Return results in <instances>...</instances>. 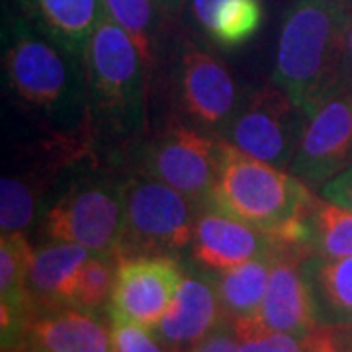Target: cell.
Wrapping results in <instances>:
<instances>
[{
  "label": "cell",
  "instance_id": "6da1fadb",
  "mask_svg": "<svg viewBox=\"0 0 352 352\" xmlns=\"http://www.w3.org/2000/svg\"><path fill=\"white\" fill-rule=\"evenodd\" d=\"M351 14L333 0H296L284 14L272 82L303 110L342 85Z\"/></svg>",
  "mask_w": 352,
  "mask_h": 352
},
{
  "label": "cell",
  "instance_id": "7a4b0ae2",
  "mask_svg": "<svg viewBox=\"0 0 352 352\" xmlns=\"http://www.w3.org/2000/svg\"><path fill=\"white\" fill-rule=\"evenodd\" d=\"M314 192L289 170L258 161L219 138V168L210 206L272 239L302 219Z\"/></svg>",
  "mask_w": 352,
  "mask_h": 352
},
{
  "label": "cell",
  "instance_id": "3957f363",
  "mask_svg": "<svg viewBox=\"0 0 352 352\" xmlns=\"http://www.w3.org/2000/svg\"><path fill=\"white\" fill-rule=\"evenodd\" d=\"M88 94L110 122L133 126L143 110L149 80L133 39L102 10L82 53Z\"/></svg>",
  "mask_w": 352,
  "mask_h": 352
},
{
  "label": "cell",
  "instance_id": "277c9868",
  "mask_svg": "<svg viewBox=\"0 0 352 352\" xmlns=\"http://www.w3.org/2000/svg\"><path fill=\"white\" fill-rule=\"evenodd\" d=\"M126 231L118 256L168 254L192 245L201 206L173 186L138 173L122 184Z\"/></svg>",
  "mask_w": 352,
  "mask_h": 352
},
{
  "label": "cell",
  "instance_id": "5b68a950",
  "mask_svg": "<svg viewBox=\"0 0 352 352\" xmlns=\"http://www.w3.org/2000/svg\"><path fill=\"white\" fill-rule=\"evenodd\" d=\"M51 241L76 243L92 254L118 258L124 231V188L110 182H80L63 194L43 219Z\"/></svg>",
  "mask_w": 352,
  "mask_h": 352
},
{
  "label": "cell",
  "instance_id": "8992f818",
  "mask_svg": "<svg viewBox=\"0 0 352 352\" xmlns=\"http://www.w3.org/2000/svg\"><path fill=\"white\" fill-rule=\"evenodd\" d=\"M138 164L139 173L173 186L204 208L212 200L217 180L219 138L173 122L143 145Z\"/></svg>",
  "mask_w": 352,
  "mask_h": 352
},
{
  "label": "cell",
  "instance_id": "52a82bcc",
  "mask_svg": "<svg viewBox=\"0 0 352 352\" xmlns=\"http://www.w3.org/2000/svg\"><path fill=\"white\" fill-rule=\"evenodd\" d=\"M351 164L352 90L339 85L305 110L289 173L311 190H321Z\"/></svg>",
  "mask_w": 352,
  "mask_h": 352
},
{
  "label": "cell",
  "instance_id": "ba28073f",
  "mask_svg": "<svg viewBox=\"0 0 352 352\" xmlns=\"http://www.w3.org/2000/svg\"><path fill=\"white\" fill-rule=\"evenodd\" d=\"M175 102L180 122L223 138L239 112V90L226 63L214 53L186 43L176 61Z\"/></svg>",
  "mask_w": 352,
  "mask_h": 352
},
{
  "label": "cell",
  "instance_id": "9c48e42d",
  "mask_svg": "<svg viewBox=\"0 0 352 352\" xmlns=\"http://www.w3.org/2000/svg\"><path fill=\"white\" fill-rule=\"evenodd\" d=\"M305 110L268 82L239 108L223 139L258 161L289 170L300 143Z\"/></svg>",
  "mask_w": 352,
  "mask_h": 352
},
{
  "label": "cell",
  "instance_id": "30bf717a",
  "mask_svg": "<svg viewBox=\"0 0 352 352\" xmlns=\"http://www.w3.org/2000/svg\"><path fill=\"white\" fill-rule=\"evenodd\" d=\"M184 278L168 254H124L116 258V280L108 305L110 319L157 329Z\"/></svg>",
  "mask_w": 352,
  "mask_h": 352
},
{
  "label": "cell",
  "instance_id": "8fae6325",
  "mask_svg": "<svg viewBox=\"0 0 352 352\" xmlns=\"http://www.w3.org/2000/svg\"><path fill=\"white\" fill-rule=\"evenodd\" d=\"M59 47V45H57ZM51 39L18 24L4 53L8 87L20 100L43 112H57L73 98V76L63 53Z\"/></svg>",
  "mask_w": 352,
  "mask_h": 352
},
{
  "label": "cell",
  "instance_id": "7c38bea8",
  "mask_svg": "<svg viewBox=\"0 0 352 352\" xmlns=\"http://www.w3.org/2000/svg\"><path fill=\"white\" fill-rule=\"evenodd\" d=\"M300 251H272L266 296L258 311L264 327L284 333H309L317 325L314 294L305 276V258Z\"/></svg>",
  "mask_w": 352,
  "mask_h": 352
},
{
  "label": "cell",
  "instance_id": "4fadbf2b",
  "mask_svg": "<svg viewBox=\"0 0 352 352\" xmlns=\"http://www.w3.org/2000/svg\"><path fill=\"white\" fill-rule=\"evenodd\" d=\"M270 251V237L261 229L247 226L210 204L201 208L190 252L206 270L221 274Z\"/></svg>",
  "mask_w": 352,
  "mask_h": 352
},
{
  "label": "cell",
  "instance_id": "5bb4252c",
  "mask_svg": "<svg viewBox=\"0 0 352 352\" xmlns=\"http://www.w3.org/2000/svg\"><path fill=\"white\" fill-rule=\"evenodd\" d=\"M226 323L229 321L223 315L214 284L204 278L184 274L175 300L155 329V335L168 351L180 352Z\"/></svg>",
  "mask_w": 352,
  "mask_h": 352
},
{
  "label": "cell",
  "instance_id": "9a60e30c",
  "mask_svg": "<svg viewBox=\"0 0 352 352\" xmlns=\"http://www.w3.org/2000/svg\"><path fill=\"white\" fill-rule=\"evenodd\" d=\"M24 340L45 352H112V327L98 314L67 305L32 315Z\"/></svg>",
  "mask_w": 352,
  "mask_h": 352
},
{
  "label": "cell",
  "instance_id": "2e32d148",
  "mask_svg": "<svg viewBox=\"0 0 352 352\" xmlns=\"http://www.w3.org/2000/svg\"><path fill=\"white\" fill-rule=\"evenodd\" d=\"M90 254L85 247L65 241H51L41 249H34L28 272L32 315L73 305L80 268Z\"/></svg>",
  "mask_w": 352,
  "mask_h": 352
},
{
  "label": "cell",
  "instance_id": "e0dca14e",
  "mask_svg": "<svg viewBox=\"0 0 352 352\" xmlns=\"http://www.w3.org/2000/svg\"><path fill=\"white\" fill-rule=\"evenodd\" d=\"M22 4L43 36L71 57H82L102 16V0H22Z\"/></svg>",
  "mask_w": 352,
  "mask_h": 352
},
{
  "label": "cell",
  "instance_id": "ac0fdd59",
  "mask_svg": "<svg viewBox=\"0 0 352 352\" xmlns=\"http://www.w3.org/2000/svg\"><path fill=\"white\" fill-rule=\"evenodd\" d=\"M303 268L314 294L317 321L321 325L352 323V256H307Z\"/></svg>",
  "mask_w": 352,
  "mask_h": 352
},
{
  "label": "cell",
  "instance_id": "d6986e66",
  "mask_svg": "<svg viewBox=\"0 0 352 352\" xmlns=\"http://www.w3.org/2000/svg\"><path fill=\"white\" fill-rule=\"evenodd\" d=\"M270 266L272 251L226 270L217 276L214 286L229 323L241 317L258 315L268 288Z\"/></svg>",
  "mask_w": 352,
  "mask_h": 352
},
{
  "label": "cell",
  "instance_id": "ffe728a7",
  "mask_svg": "<svg viewBox=\"0 0 352 352\" xmlns=\"http://www.w3.org/2000/svg\"><path fill=\"white\" fill-rule=\"evenodd\" d=\"M305 226L314 256H352V210L315 196L305 212Z\"/></svg>",
  "mask_w": 352,
  "mask_h": 352
},
{
  "label": "cell",
  "instance_id": "44dd1931",
  "mask_svg": "<svg viewBox=\"0 0 352 352\" xmlns=\"http://www.w3.org/2000/svg\"><path fill=\"white\" fill-rule=\"evenodd\" d=\"M34 249L24 233H2L0 239V303L32 317V302L28 292V272Z\"/></svg>",
  "mask_w": 352,
  "mask_h": 352
},
{
  "label": "cell",
  "instance_id": "7402d4cb",
  "mask_svg": "<svg viewBox=\"0 0 352 352\" xmlns=\"http://www.w3.org/2000/svg\"><path fill=\"white\" fill-rule=\"evenodd\" d=\"M157 0H102V10L133 39L147 76L157 63Z\"/></svg>",
  "mask_w": 352,
  "mask_h": 352
},
{
  "label": "cell",
  "instance_id": "603a6c76",
  "mask_svg": "<svg viewBox=\"0 0 352 352\" xmlns=\"http://www.w3.org/2000/svg\"><path fill=\"white\" fill-rule=\"evenodd\" d=\"M263 20L261 0H221L204 32L221 47H239L261 30Z\"/></svg>",
  "mask_w": 352,
  "mask_h": 352
},
{
  "label": "cell",
  "instance_id": "cb8c5ba5",
  "mask_svg": "<svg viewBox=\"0 0 352 352\" xmlns=\"http://www.w3.org/2000/svg\"><path fill=\"white\" fill-rule=\"evenodd\" d=\"M113 280H116V258L90 254L82 264L76 282L73 307H80L90 314H98L110 305Z\"/></svg>",
  "mask_w": 352,
  "mask_h": 352
},
{
  "label": "cell",
  "instance_id": "d4e9b609",
  "mask_svg": "<svg viewBox=\"0 0 352 352\" xmlns=\"http://www.w3.org/2000/svg\"><path fill=\"white\" fill-rule=\"evenodd\" d=\"M38 192L18 176H2L0 182V229L2 233H24L36 219Z\"/></svg>",
  "mask_w": 352,
  "mask_h": 352
},
{
  "label": "cell",
  "instance_id": "484cf974",
  "mask_svg": "<svg viewBox=\"0 0 352 352\" xmlns=\"http://www.w3.org/2000/svg\"><path fill=\"white\" fill-rule=\"evenodd\" d=\"M112 352H170L151 329L112 319Z\"/></svg>",
  "mask_w": 352,
  "mask_h": 352
},
{
  "label": "cell",
  "instance_id": "4316f807",
  "mask_svg": "<svg viewBox=\"0 0 352 352\" xmlns=\"http://www.w3.org/2000/svg\"><path fill=\"white\" fill-rule=\"evenodd\" d=\"M180 352H239V342H237L231 323H226L219 329H215L214 333H210L206 339Z\"/></svg>",
  "mask_w": 352,
  "mask_h": 352
},
{
  "label": "cell",
  "instance_id": "83f0119b",
  "mask_svg": "<svg viewBox=\"0 0 352 352\" xmlns=\"http://www.w3.org/2000/svg\"><path fill=\"white\" fill-rule=\"evenodd\" d=\"M321 196L325 200L339 204L346 210H352V164L344 168L340 175H337L333 180L321 188Z\"/></svg>",
  "mask_w": 352,
  "mask_h": 352
},
{
  "label": "cell",
  "instance_id": "f1b7e54d",
  "mask_svg": "<svg viewBox=\"0 0 352 352\" xmlns=\"http://www.w3.org/2000/svg\"><path fill=\"white\" fill-rule=\"evenodd\" d=\"M219 2L221 0H190L192 14H194V18L200 24L201 30L208 25V22H210V18H212V14H214V10L217 8Z\"/></svg>",
  "mask_w": 352,
  "mask_h": 352
},
{
  "label": "cell",
  "instance_id": "f546056e",
  "mask_svg": "<svg viewBox=\"0 0 352 352\" xmlns=\"http://www.w3.org/2000/svg\"><path fill=\"white\" fill-rule=\"evenodd\" d=\"M342 85L352 90V14L346 28V45H344V67H342Z\"/></svg>",
  "mask_w": 352,
  "mask_h": 352
},
{
  "label": "cell",
  "instance_id": "4dcf8cb0",
  "mask_svg": "<svg viewBox=\"0 0 352 352\" xmlns=\"http://www.w3.org/2000/svg\"><path fill=\"white\" fill-rule=\"evenodd\" d=\"M340 352H352V323L349 325H335Z\"/></svg>",
  "mask_w": 352,
  "mask_h": 352
},
{
  "label": "cell",
  "instance_id": "1f68e13d",
  "mask_svg": "<svg viewBox=\"0 0 352 352\" xmlns=\"http://www.w3.org/2000/svg\"><path fill=\"white\" fill-rule=\"evenodd\" d=\"M2 352H45L38 349L36 344H32V342H28V340H22V342H18V344H14V346H8V349H2Z\"/></svg>",
  "mask_w": 352,
  "mask_h": 352
},
{
  "label": "cell",
  "instance_id": "d6a6232c",
  "mask_svg": "<svg viewBox=\"0 0 352 352\" xmlns=\"http://www.w3.org/2000/svg\"><path fill=\"white\" fill-rule=\"evenodd\" d=\"M184 2L186 0H157V4L163 12H176Z\"/></svg>",
  "mask_w": 352,
  "mask_h": 352
},
{
  "label": "cell",
  "instance_id": "836d02e7",
  "mask_svg": "<svg viewBox=\"0 0 352 352\" xmlns=\"http://www.w3.org/2000/svg\"><path fill=\"white\" fill-rule=\"evenodd\" d=\"M335 4H339L342 8H346V10H351L352 12V0H333Z\"/></svg>",
  "mask_w": 352,
  "mask_h": 352
}]
</instances>
